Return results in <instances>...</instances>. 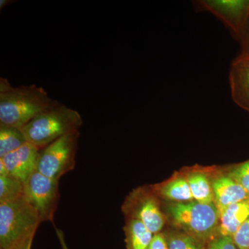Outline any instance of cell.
Returning <instances> with one entry per match:
<instances>
[{
	"label": "cell",
	"mask_w": 249,
	"mask_h": 249,
	"mask_svg": "<svg viewBox=\"0 0 249 249\" xmlns=\"http://www.w3.org/2000/svg\"><path fill=\"white\" fill-rule=\"evenodd\" d=\"M58 102L41 87H13L6 78L0 79V124L22 129Z\"/></svg>",
	"instance_id": "obj_1"
},
{
	"label": "cell",
	"mask_w": 249,
	"mask_h": 249,
	"mask_svg": "<svg viewBox=\"0 0 249 249\" xmlns=\"http://www.w3.org/2000/svg\"><path fill=\"white\" fill-rule=\"evenodd\" d=\"M83 123L78 111L58 102L21 129L27 142L41 150L69 132L79 129Z\"/></svg>",
	"instance_id": "obj_2"
},
{
	"label": "cell",
	"mask_w": 249,
	"mask_h": 249,
	"mask_svg": "<svg viewBox=\"0 0 249 249\" xmlns=\"http://www.w3.org/2000/svg\"><path fill=\"white\" fill-rule=\"evenodd\" d=\"M41 223L37 211L24 196L0 204V249H20L35 237Z\"/></svg>",
	"instance_id": "obj_3"
},
{
	"label": "cell",
	"mask_w": 249,
	"mask_h": 249,
	"mask_svg": "<svg viewBox=\"0 0 249 249\" xmlns=\"http://www.w3.org/2000/svg\"><path fill=\"white\" fill-rule=\"evenodd\" d=\"M165 209L180 230L203 243L207 244L217 234L219 213L214 202H168Z\"/></svg>",
	"instance_id": "obj_4"
},
{
	"label": "cell",
	"mask_w": 249,
	"mask_h": 249,
	"mask_svg": "<svg viewBox=\"0 0 249 249\" xmlns=\"http://www.w3.org/2000/svg\"><path fill=\"white\" fill-rule=\"evenodd\" d=\"M79 129L62 136L39 151L36 171L47 178L59 180L74 169Z\"/></svg>",
	"instance_id": "obj_5"
},
{
	"label": "cell",
	"mask_w": 249,
	"mask_h": 249,
	"mask_svg": "<svg viewBox=\"0 0 249 249\" xmlns=\"http://www.w3.org/2000/svg\"><path fill=\"white\" fill-rule=\"evenodd\" d=\"M127 218L138 219L153 234L161 231L165 219L159 197L152 186L141 187L129 193L122 206Z\"/></svg>",
	"instance_id": "obj_6"
},
{
	"label": "cell",
	"mask_w": 249,
	"mask_h": 249,
	"mask_svg": "<svg viewBox=\"0 0 249 249\" xmlns=\"http://www.w3.org/2000/svg\"><path fill=\"white\" fill-rule=\"evenodd\" d=\"M24 198L37 211L42 222H52L60 198L59 180L36 171L24 183Z\"/></svg>",
	"instance_id": "obj_7"
},
{
	"label": "cell",
	"mask_w": 249,
	"mask_h": 249,
	"mask_svg": "<svg viewBox=\"0 0 249 249\" xmlns=\"http://www.w3.org/2000/svg\"><path fill=\"white\" fill-rule=\"evenodd\" d=\"M194 4L218 18L238 42L249 20V0H198Z\"/></svg>",
	"instance_id": "obj_8"
},
{
	"label": "cell",
	"mask_w": 249,
	"mask_h": 249,
	"mask_svg": "<svg viewBox=\"0 0 249 249\" xmlns=\"http://www.w3.org/2000/svg\"><path fill=\"white\" fill-rule=\"evenodd\" d=\"M39 150L32 144L27 142L18 150L0 158L8 175L25 183L36 171Z\"/></svg>",
	"instance_id": "obj_9"
},
{
	"label": "cell",
	"mask_w": 249,
	"mask_h": 249,
	"mask_svg": "<svg viewBox=\"0 0 249 249\" xmlns=\"http://www.w3.org/2000/svg\"><path fill=\"white\" fill-rule=\"evenodd\" d=\"M229 83L232 101L249 113V53H240L232 62Z\"/></svg>",
	"instance_id": "obj_10"
},
{
	"label": "cell",
	"mask_w": 249,
	"mask_h": 249,
	"mask_svg": "<svg viewBox=\"0 0 249 249\" xmlns=\"http://www.w3.org/2000/svg\"><path fill=\"white\" fill-rule=\"evenodd\" d=\"M214 203L219 213L228 206L247 199L249 196L239 183L227 174L211 177Z\"/></svg>",
	"instance_id": "obj_11"
},
{
	"label": "cell",
	"mask_w": 249,
	"mask_h": 249,
	"mask_svg": "<svg viewBox=\"0 0 249 249\" xmlns=\"http://www.w3.org/2000/svg\"><path fill=\"white\" fill-rule=\"evenodd\" d=\"M249 217V197L228 206L219 213L217 234L233 237Z\"/></svg>",
	"instance_id": "obj_12"
},
{
	"label": "cell",
	"mask_w": 249,
	"mask_h": 249,
	"mask_svg": "<svg viewBox=\"0 0 249 249\" xmlns=\"http://www.w3.org/2000/svg\"><path fill=\"white\" fill-rule=\"evenodd\" d=\"M159 198L170 202H187L194 200L185 175H176L168 181L152 186Z\"/></svg>",
	"instance_id": "obj_13"
},
{
	"label": "cell",
	"mask_w": 249,
	"mask_h": 249,
	"mask_svg": "<svg viewBox=\"0 0 249 249\" xmlns=\"http://www.w3.org/2000/svg\"><path fill=\"white\" fill-rule=\"evenodd\" d=\"M194 200L202 204L214 202L211 176L203 170H193L185 175Z\"/></svg>",
	"instance_id": "obj_14"
},
{
	"label": "cell",
	"mask_w": 249,
	"mask_h": 249,
	"mask_svg": "<svg viewBox=\"0 0 249 249\" xmlns=\"http://www.w3.org/2000/svg\"><path fill=\"white\" fill-rule=\"evenodd\" d=\"M127 249H148L154 234L138 219H126L124 227Z\"/></svg>",
	"instance_id": "obj_15"
},
{
	"label": "cell",
	"mask_w": 249,
	"mask_h": 249,
	"mask_svg": "<svg viewBox=\"0 0 249 249\" xmlns=\"http://www.w3.org/2000/svg\"><path fill=\"white\" fill-rule=\"evenodd\" d=\"M27 142L22 129L0 124V158L18 150Z\"/></svg>",
	"instance_id": "obj_16"
},
{
	"label": "cell",
	"mask_w": 249,
	"mask_h": 249,
	"mask_svg": "<svg viewBox=\"0 0 249 249\" xmlns=\"http://www.w3.org/2000/svg\"><path fill=\"white\" fill-rule=\"evenodd\" d=\"M24 196V183L10 175L0 176V204L18 200Z\"/></svg>",
	"instance_id": "obj_17"
},
{
	"label": "cell",
	"mask_w": 249,
	"mask_h": 249,
	"mask_svg": "<svg viewBox=\"0 0 249 249\" xmlns=\"http://www.w3.org/2000/svg\"><path fill=\"white\" fill-rule=\"evenodd\" d=\"M165 236L169 249H206V244L196 240L182 231H168Z\"/></svg>",
	"instance_id": "obj_18"
},
{
	"label": "cell",
	"mask_w": 249,
	"mask_h": 249,
	"mask_svg": "<svg viewBox=\"0 0 249 249\" xmlns=\"http://www.w3.org/2000/svg\"><path fill=\"white\" fill-rule=\"evenodd\" d=\"M227 174L239 183L249 196V160L232 165Z\"/></svg>",
	"instance_id": "obj_19"
},
{
	"label": "cell",
	"mask_w": 249,
	"mask_h": 249,
	"mask_svg": "<svg viewBox=\"0 0 249 249\" xmlns=\"http://www.w3.org/2000/svg\"><path fill=\"white\" fill-rule=\"evenodd\" d=\"M206 249H238L233 238L217 234L206 244Z\"/></svg>",
	"instance_id": "obj_20"
},
{
	"label": "cell",
	"mask_w": 249,
	"mask_h": 249,
	"mask_svg": "<svg viewBox=\"0 0 249 249\" xmlns=\"http://www.w3.org/2000/svg\"><path fill=\"white\" fill-rule=\"evenodd\" d=\"M232 238L237 249H249V217Z\"/></svg>",
	"instance_id": "obj_21"
},
{
	"label": "cell",
	"mask_w": 249,
	"mask_h": 249,
	"mask_svg": "<svg viewBox=\"0 0 249 249\" xmlns=\"http://www.w3.org/2000/svg\"><path fill=\"white\" fill-rule=\"evenodd\" d=\"M148 249H169L165 234L163 232L154 234Z\"/></svg>",
	"instance_id": "obj_22"
},
{
	"label": "cell",
	"mask_w": 249,
	"mask_h": 249,
	"mask_svg": "<svg viewBox=\"0 0 249 249\" xmlns=\"http://www.w3.org/2000/svg\"><path fill=\"white\" fill-rule=\"evenodd\" d=\"M238 42L240 45L241 53H249V20Z\"/></svg>",
	"instance_id": "obj_23"
},
{
	"label": "cell",
	"mask_w": 249,
	"mask_h": 249,
	"mask_svg": "<svg viewBox=\"0 0 249 249\" xmlns=\"http://www.w3.org/2000/svg\"><path fill=\"white\" fill-rule=\"evenodd\" d=\"M56 232L58 233L57 234V235H58L59 240H60V245H61L62 249H69L66 243H65V239H64L63 234H62V232L60 231V230H57Z\"/></svg>",
	"instance_id": "obj_24"
},
{
	"label": "cell",
	"mask_w": 249,
	"mask_h": 249,
	"mask_svg": "<svg viewBox=\"0 0 249 249\" xmlns=\"http://www.w3.org/2000/svg\"><path fill=\"white\" fill-rule=\"evenodd\" d=\"M34 237H31V239H29V240L23 245V247L20 249H31V247H32L33 241H34Z\"/></svg>",
	"instance_id": "obj_25"
},
{
	"label": "cell",
	"mask_w": 249,
	"mask_h": 249,
	"mask_svg": "<svg viewBox=\"0 0 249 249\" xmlns=\"http://www.w3.org/2000/svg\"><path fill=\"white\" fill-rule=\"evenodd\" d=\"M11 2L9 0H1L0 1V9H4L5 6H8Z\"/></svg>",
	"instance_id": "obj_26"
}]
</instances>
